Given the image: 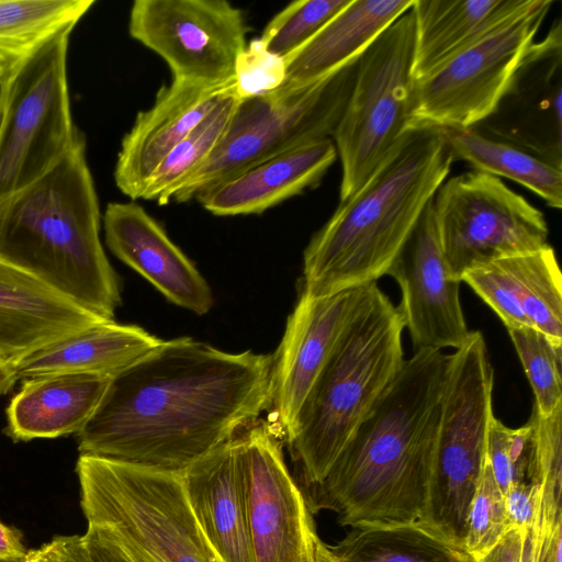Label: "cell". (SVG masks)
<instances>
[{"instance_id": "cell-1", "label": "cell", "mask_w": 562, "mask_h": 562, "mask_svg": "<svg viewBox=\"0 0 562 562\" xmlns=\"http://www.w3.org/2000/svg\"><path fill=\"white\" fill-rule=\"evenodd\" d=\"M272 357L164 340L114 376L77 434L79 454L182 473L269 407Z\"/></svg>"}, {"instance_id": "cell-2", "label": "cell", "mask_w": 562, "mask_h": 562, "mask_svg": "<svg viewBox=\"0 0 562 562\" xmlns=\"http://www.w3.org/2000/svg\"><path fill=\"white\" fill-rule=\"evenodd\" d=\"M447 359L420 348L404 360L325 477L306 487L312 514L333 510L352 528L423 522Z\"/></svg>"}, {"instance_id": "cell-3", "label": "cell", "mask_w": 562, "mask_h": 562, "mask_svg": "<svg viewBox=\"0 0 562 562\" xmlns=\"http://www.w3.org/2000/svg\"><path fill=\"white\" fill-rule=\"evenodd\" d=\"M453 161L442 128H408L371 177L339 202L303 255V289L326 295L387 273Z\"/></svg>"}, {"instance_id": "cell-4", "label": "cell", "mask_w": 562, "mask_h": 562, "mask_svg": "<svg viewBox=\"0 0 562 562\" xmlns=\"http://www.w3.org/2000/svg\"><path fill=\"white\" fill-rule=\"evenodd\" d=\"M99 200L80 133L42 177L0 201V259L106 321L121 305L119 278L100 239Z\"/></svg>"}, {"instance_id": "cell-5", "label": "cell", "mask_w": 562, "mask_h": 562, "mask_svg": "<svg viewBox=\"0 0 562 562\" xmlns=\"http://www.w3.org/2000/svg\"><path fill=\"white\" fill-rule=\"evenodd\" d=\"M402 315L376 282L363 299L285 435L305 487L319 483L401 370Z\"/></svg>"}, {"instance_id": "cell-6", "label": "cell", "mask_w": 562, "mask_h": 562, "mask_svg": "<svg viewBox=\"0 0 562 562\" xmlns=\"http://www.w3.org/2000/svg\"><path fill=\"white\" fill-rule=\"evenodd\" d=\"M80 506L145 562H223L203 533L182 473L79 454Z\"/></svg>"}, {"instance_id": "cell-7", "label": "cell", "mask_w": 562, "mask_h": 562, "mask_svg": "<svg viewBox=\"0 0 562 562\" xmlns=\"http://www.w3.org/2000/svg\"><path fill=\"white\" fill-rule=\"evenodd\" d=\"M358 59L311 86L239 101L209 158L182 183V203L267 160L331 138L350 97Z\"/></svg>"}, {"instance_id": "cell-8", "label": "cell", "mask_w": 562, "mask_h": 562, "mask_svg": "<svg viewBox=\"0 0 562 562\" xmlns=\"http://www.w3.org/2000/svg\"><path fill=\"white\" fill-rule=\"evenodd\" d=\"M494 371L485 339L470 331L448 355L432 474L423 522L463 544L469 506L486 458Z\"/></svg>"}, {"instance_id": "cell-9", "label": "cell", "mask_w": 562, "mask_h": 562, "mask_svg": "<svg viewBox=\"0 0 562 562\" xmlns=\"http://www.w3.org/2000/svg\"><path fill=\"white\" fill-rule=\"evenodd\" d=\"M414 19L411 9L360 55L350 97L333 133L340 202L351 198L407 131Z\"/></svg>"}, {"instance_id": "cell-10", "label": "cell", "mask_w": 562, "mask_h": 562, "mask_svg": "<svg viewBox=\"0 0 562 562\" xmlns=\"http://www.w3.org/2000/svg\"><path fill=\"white\" fill-rule=\"evenodd\" d=\"M70 34L45 44L0 88V201L47 172L81 133L68 86Z\"/></svg>"}, {"instance_id": "cell-11", "label": "cell", "mask_w": 562, "mask_h": 562, "mask_svg": "<svg viewBox=\"0 0 562 562\" xmlns=\"http://www.w3.org/2000/svg\"><path fill=\"white\" fill-rule=\"evenodd\" d=\"M552 0L524 11L477 38L426 77L413 81L407 130H465L496 108L547 16Z\"/></svg>"}, {"instance_id": "cell-12", "label": "cell", "mask_w": 562, "mask_h": 562, "mask_svg": "<svg viewBox=\"0 0 562 562\" xmlns=\"http://www.w3.org/2000/svg\"><path fill=\"white\" fill-rule=\"evenodd\" d=\"M432 213L450 278L548 245L544 215L498 178L480 171L443 181Z\"/></svg>"}, {"instance_id": "cell-13", "label": "cell", "mask_w": 562, "mask_h": 562, "mask_svg": "<svg viewBox=\"0 0 562 562\" xmlns=\"http://www.w3.org/2000/svg\"><path fill=\"white\" fill-rule=\"evenodd\" d=\"M250 31L241 10L224 0H136L128 33L160 56L172 79L210 86L235 81Z\"/></svg>"}, {"instance_id": "cell-14", "label": "cell", "mask_w": 562, "mask_h": 562, "mask_svg": "<svg viewBox=\"0 0 562 562\" xmlns=\"http://www.w3.org/2000/svg\"><path fill=\"white\" fill-rule=\"evenodd\" d=\"M238 453L254 561L316 562L312 513L274 430L259 418L238 436Z\"/></svg>"}, {"instance_id": "cell-15", "label": "cell", "mask_w": 562, "mask_h": 562, "mask_svg": "<svg viewBox=\"0 0 562 562\" xmlns=\"http://www.w3.org/2000/svg\"><path fill=\"white\" fill-rule=\"evenodd\" d=\"M562 33L558 20L532 43L495 110L473 128L562 168Z\"/></svg>"}, {"instance_id": "cell-16", "label": "cell", "mask_w": 562, "mask_h": 562, "mask_svg": "<svg viewBox=\"0 0 562 562\" xmlns=\"http://www.w3.org/2000/svg\"><path fill=\"white\" fill-rule=\"evenodd\" d=\"M366 285L326 295L301 292L272 357L269 407L285 437L345 327L357 312Z\"/></svg>"}, {"instance_id": "cell-17", "label": "cell", "mask_w": 562, "mask_h": 562, "mask_svg": "<svg viewBox=\"0 0 562 562\" xmlns=\"http://www.w3.org/2000/svg\"><path fill=\"white\" fill-rule=\"evenodd\" d=\"M386 274L400 286L397 308L415 350L457 349L465 341L470 330L460 303V282L450 278L432 201Z\"/></svg>"}, {"instance_id": "cell-18", "label": "cell", "mask_w": 562, "mask_h": 562, "mask_svg": "<svg viewBox=\"0 0 562 562\" xmlns=\"http://www.w3.org/2000/svg\"><path fill=\"white\" fill-rule=\"evenodd\" d=\"M103 226L111 252L168 301L199 315L211 310L214 299L207 281L142 205L109 203Z\"/></svg>"}, {"instance_id": "cell-19", "label": "cell", "mask_w": 562, "mask_h": 562, "mask_svg": "<svg viewBox=\"0 0 562 562\" xmlns=\"http://www.w3.org/2000/svg\"><path fill=\"white\" fill-rule=\"evenodd\" d=\"M234 87L235 81L210 86L179 79L162 86L122 139L114 168L116 187L132 200L140 199L161 161Z\"/></svg>"}, {"instance_id": "cell-20", "label": "cell", "mask_w": 562, "mask_h": 562, "mask_svg": "<svg viewBox=\"0 0 562 562\" xmlns=\"http://www.w3.org/2000/svg\"><path fill=\"white\" fill-rule=\"evenodd\" d=\"M32 273L0 259V363L24 359L105 322Z\"/></svg>"}, {"instance_id": "cell-21", "label": "cell", "mask_w": 562, "mask_h": 562, "mask_svg": "<svg viewBox=\"0 0 562 562\" xmlns=\"http://www.w3.org/2000/svg\"><path fill=\"white\" fill-rule=\"evenodd\" d=\"M187 497L223 562H255L249 536L238 436L182 472Z\"/></svg>"}, {"instance_id": "cell-22", "label": "cell", "mask_w": 562, "mask_h": 562, "mask_svg": "<svg viewBox=\"0 0 562 562\" xmlns=\"http://www.w3.org/2000/svg\"><path fill=\"white\" fill-rule=\"evenodd\" d=\"M336 158L333 139L325 138L252 167L195 199L217 216L260 214L317 187Z\"/></svg>"}, {"instance_id": "cell-23", "label": "cell", "mask_w": 562, "mask_h": 562, "mask_svg": "<svg viewBox=\"0 0 562 562\" xmlns=\"http://www.w3.org/2000/svg\"><path fill=\"white\" fill-rule=\"evenodd\" d=\"M113 378L54 373L22 380L7 407L4 432L13 441L79 434L100 405Z\"/></svg>"}, {"instance_id": "cell-24", "label": "cell", "mask_w": 562, "mask_h": 562, "mask_svg": "<svg viewBox=\"0 0 562 562\" xmlns=\"http://www.w3.org/2000/svg\"><path fill=\"white\" fill-rule=\"evenodd\" d=\"M415 0H351L311 40L284 58L286 76L280 88L301 89L352 63Z\"/></svg>"}, {"instance_id": "cell-25", "label": "cell", "mask_w": 562, "mask_h": 562, "mask_svg": "<svg viewBox=\"0 0 562 562\" xmlns=\"http://www.w3.org/2000/svg\"><path fill=\"white\" fill-rule=\"evenodd\" d=\"M531 3L532 0H415L411 8L413 81L426 77Z\"/></svg>"}, {"instance_id": "cell-26", "label": "cell", "mask_w": 562, "mask_h": 562, "mask_svg": "<svg viewBox=\"0 0 562 562\" xmlns=\"http://www.w3.org/2000/svg\"><path fill=\"white\" fill-rule=\"evenodd\" d=\"M137 325L105 321L58 340L14 368L16 380L54 373L114 378L162 344Z\"/></svg>"}, {"instance_id": "cell-27", "label": "cell", "mask_w": 562, "mask_h": 562, "mask_svg": "<svg viewBox=\"0 0 562 562\" xmlns=\"http://www.w3.org/2000/svg\"><path fill=\"white\" fill-rule=\"evenodd\" d=\"M316 562H477L464 548L424 522L353 528L334 546L321 539Z\"/></svg>"}, {"instance_id": "cell-28", "label": "cell", "mask_w": 562, "mask_h": 562, "mask_svg": "<svg viewBox=\"0 0 562 562\" xmlns=\"http://www.w3.org/2000/svg\"><path fill=\"white\" fill-rule=\"evenodd\" d=\"M94 0H0V88L45 44L72 32Z\"/></svg>"}, {"instance_id": "cell-29", "label": "cell", "mask_w": 562, "mask_h": 562, "mask_svg": "<svg viewBox=\"0 0 562 562\" xmlns=\"http://www.w3.org/2000/svg\"><path fill=\"white\" fill-rule=\"evenodd\" d=\"M445 131L453 159L475 171L505 177L531 190L553 209L562 206V168L509 143L474 128Z\"/></svg>"}, {"instance_id": "cell-30", "label": "cell", "mask_w": 562, "mask_h": 562, "mask_svg": "<svg viewBox=\"0 0 562 562\" xmlns=\"http://www.w3.org/2000/svg\"><path fill=\"white\" fill-rule=\"evenodd\" d=\"M501 260L530 325L562 348V276L554 249L548 244Z\"/></svg>"}, {"instance_id": "cell-31", "label": "cell", "mask_w": 562, "mask_h": 562, "mask_svg": "<svg viewBox=\"0 0 562 562\" xmlns=\"http://www.w3.org/2000/svg\"><path fill=\"white\" fill-rule=\"evenodd\" d=\"M240 100L235 87L167 155L146 183L140 199L165 205L182 183L209 158L224 135Z\"/></svg>"}, {"instance_id": "cell-32", "label": "cell", "mask_w": 562, "mask_h": 562, "mask_svg": "<svg viewBox=\"0 0 562 562\" xmlns=\"http://www.w3.org/2000/svg\"><path fill=\"white\" fill-rule=\"evenodd\" d=\"M507 330L533 391V406L541 416H550L562 404V348L532 327Z\"/></svg>"}, {"instance_id": "cell-33", "label": "cell", "mask_w": 562, "mask_h": 562, "mask_svg": "<svg viewBox=\"0 0 562 562\" xmlns=\"http://www.w3.org/2000/svg\"><path fill=\"white\" fill-rule=\"evenodd\" d=\"M350 1H293L269 21L259 38L270 53L286 58L311 40Z\"/></svg>"}, {"instance_id": "cell-34", "label": "cell", "mask_w": 562, "mask_h": 562, "mask_svg": "<svg viewBox=\"0 0 562 562\" xmlns=\"http://www.w3.org/2000/svg\"><path fill=\"white\" fill-rule=\"evenodd\" d=\"M533 429L537 480L541 490V515L546 522L562 521V404L550 416L532 407L529 418Z\"/></svg>"}, {"instance_id": "cell-35", "label": "cell", "mask_w": 562, "mask_h": 562, "mask_svg": "<svg viewBox=\"0 0 562 562\" xmlns=\"http://www.w3.org/2000/svg\"><path fill=\"white\" fill-rule=\"evenodd\" d=\"M508 530L504 495L494 479L486 456L476 491L469 506L463 546L479 561Z\"/></svg>"}, {"instance_id": "cell-36", "label": "cell", "mask_w": 562, "mask_h": 562, "mask_svg": "<svg viewBox=\"0 0 562 562\" xmlns=\"http://www.w3.org/2000/svg\"><path fill=\"white\" fill-rule=\"evenodd\" d=\"M286 76L285 60L270 53L260 38H254L238 55L235 68V93L243 101L280 88Z\"/></svg>"}, {"instance_id": "cell-37", "label": "cell", "mask_w": 562, "mask_h": 562, "mask_svg": "<svg viewBox=\"0 0 562 562\" xmlns=\"http://www.w3.org/2000/svg\"><path fill=\"white\" fill-rule=\"evenodd\" d=\"M504 505L509 529H531L540 505V485L530 482H514L504 494Z\"/></svg>"}, {"instance_id": "cell-38", "label": "cell", "mask_w": 562, "mask_h": 562, "mask_svg": "<svg viewBox=\"0 0 562 562\" xmlns=\"http://www.w3.org/2000/svg\"><path fill=\"white\" fill-rule=\"evenodd\" d=\"M508 430L509 427L493 416L487 434L486 456L503 495L514 482V469L507 448Z\"/></svg>"}, {"instance_id": "cell-39", "label": "cell", "mask_w": 562, "mask_h": 562, "mask_svg": "<svg viewBox=\"0 0 562 562\" xmlns=\"http://www.w3.org/2000/svg\"><path fill=\"white\" fill-rule=\"evenodd\" d=\"M80 537L90 562H135L122 543L104 527L88 524L86 532Z\"/></svg>"}, {"instance_id": "cell-40", "label": "cell", "mask_w": 562, "mask_h": 562, "mask_svg": "<svg viewBox=\"0 0 562 562\" xmlns=\"http://www.w3.org/2000/svg\"><path fill=\"white\" fill-rule=\"evenodd\" d=\"M530 530L535 562H552L557 539L562 536V521L550 525L539 517Z\"/></svg>"}, {"instance_id": "cell-41", "label": "cell", "mask_w": 562, "mask_h": 562, "mask_svg": "<svg viewBox=\"0 0 562 562\" xmlns=\"http://www.w3.org/2000/svg\"><path fill=\"white\" fill-rule=\"evenodd\" d=\"M527 530L509 529L501 541L477 562H521Z\"/></svg>"}, {"instance_id": "cell-42", "label": "cell", "mask_w": 562, "mask_h": 562, "mask_svg": "<svg viewBox=\"0 0 562 562\" xmlns=\"http://www.w3.org/2000/svg\"><path fill=\"white\" fill-rule=\"evenodd\" d=\"M27 551L21 531L0 520V562H20Z\"/></svg>"}, {"instance_id": "cell-43", "label": "cell", "mask_w": 562, "mask_h": 562, "mask_svg": "<svg viewBox=\"0 0 562 562\" xmlns=\"http://www.w3.org/2000/svg\"><path fill=\"white\" fill-rule=\"evenodd\" d=\"M50 543L57 562H90L78 535L58 536Z\"/></svg>"}, {"instance_id": "cell-44", "label": "cell", "mask_w": 562, "mask_h": 562, "mask_svg": "<svg viewBox=\"0 0 562 562\" xmlns=\"http://www.w3.org/2000/svg\"><path fill=\"white\" fill-rule=\"evenodd\" d=\"M20 562H57L53 546L49 542L35 550H29Z\"/></svg>"}, {"instance_id": "cell-45", "label": "cell", "mask_w": 562, "mask_h": 562, "mask_svg": "<svg viewBox=\"0 0 562 562\" xmlns=\"http://www.w3.org/2000/svg\"><path fill=\"white\" fill-rule=\"evenodd\" d=\"M16 381L14 371L0 363V396L5 394Z\"/></svg>"}, {"instance_id": "cell-46", "label": "cell", "mask_w": 562, "mask_h": 562, "mask_svg": "<svg viewBox=\"0 0 562 562\" xmlns=\"http://www.w3.org/2000/svg\"><path fill=\"white\" fill-rule=\"evenodd\" d=\"M128 551V550H127ZM128 553L132 555V558L134 559L135 562H145L143 559H140L139 557H137L136 554H133L128 551Z\"/></svg>"}]
</instances>
